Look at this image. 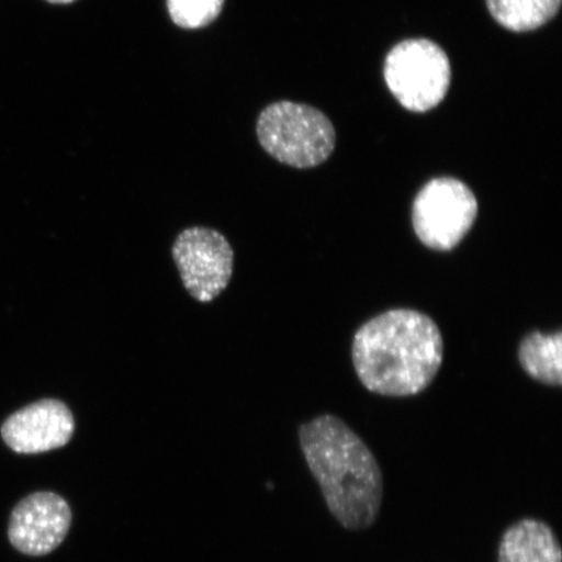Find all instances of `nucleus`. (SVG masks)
<instances>
[{
  "label": "nucleus",
  "mask_w": 562,
  "mask_h": 562,
  "mask_svg": "<svg viewBox=\"0 0 562 562\" xmlns=\"http://www.w3.org/2000/svg\"><path fill=\"white\" fill-rule=\"evenodd\" d=\"M351 358L358 379L370 392L389 397L416 396L437 378L445 340L431 316L412 308H393L357 329Z\"/></svg>",
  "instance_id": "nucleus-1"
},
{
  "label": "nucleus",
  "mask_w": 562,
  "mask_h": 562,
  "mask_svg": "<svg viewBox=\"0 0 562 562\" xmlns=\"http://www.w3.org/2000/svg\"><path fill=\"white\" fill-rule=\"evenodd\" d=\"M299 437L336 521L353 531L374 525L383 503V474L364 441L333 414L302 425Z\"/></svg>",
  "instance_id": "nucleus-2"
},
{
  "label": "nucleus",
  "mask_w": 562,
  "mask_h": 562,
  "mask_svg": "<svg viewBox=\"0 0 562 562\" xmlns=\"http://www.w3.org/2000/svg\"><path fill=\"white\" fill-rule=\"evenodd\" d=\"M257 136L273 159L300 170L325 164L336 146L334 124L322 111L288 101L272 103L261 112Z\"/></svg>",
  "instance_id": "nucleus-3"
},
{
  "label": "nucleus",
  "mask_w": 562,
  "mask_h": 562,
  "mask_svg": "<svg viewBox=\"0 0 562 562\" xmlns=\"http://www.w3.org/2000/svg\"><path fill=\"white\" fill-rule=\"evenodd\" d=\"M451 77L447 53L426 38L400 42L384 61L386 87L398 103L412 112L438 108L448 94Z\"/></svg>",
  "instance_id": "nucleus-4"
},
{
  "label": "nucleus",
  "mask_w": 562,
  "mask_h": 562,
  "mask_svg": "<svg viewBox=\"0 0 562 562\" xmlns=\"http://www.w3.org/2000/svg\"><path fill=\"white\" fill-rule=\"evenodd\" d=\"M477 213L480 205L472 189L442 176L428 181L414 199L413 229L428 249L451 251L472 231Z\"/></svg>",
  "instance_id": "nucleus-5"
},
{
  "label": "nucleus",
  "mask_w": 562,
  "mask_h": 562,
  "mask_svg": "<svg viewBox=\"0 0 562 562\" xmlns=\"http://www.w3.org/2000/svg\"><path fill=\"white\" fill-rule=\"evenodd\" d=\"M172 257L186 290L202 304L221 296L234 273V250L226 236L213 228L182 231L176 237Z\"/></svg>",
  "instance_id": "nucleus-6"
},
{
  "label": "nucleus",
  "mask_w": 562,
  "mask_h": 562,
  "mask_svg": "<svg viewBox=\"0 0 562 562\" xmlns=\"http://www.w3.org/2000/svg\"><path fill=\"white\" fill-rule=\"evenodd\" d=\"M72 513L65 498L53 492H35L13 509L9 539L18 551L30 557H44L66 539Z\"/></svg>",
  "instance_id": "nucleus-7"
},
{
  "label": "nucleus",
  "mask_w": 562,
  "mask_h": 562,
  "mask_svg": "<svg viewBox=\"0 0 562 562\" xmlns=\"http://www.w3.org/2000/svg\"><path fill=\"white\" fill-rule=\"evenodd\" d=\"M75 432L69 407L55 398L40 400L11 414L0 434L13 452L38 454L68 445Z\"/></svg>",
  "instance_id": "nucleus-8"
},
{
  "label": "nucleus",
  "mask_w": 562,
  "mask_h": 562,
  "mask_svg": "<svg viewBox=\"0 0 562 562\" xmlns=\"http://www.w3.org/2000/svg\"><path fill=\"white\" fill-rule=\"evenodd\" d=\"M498 562H562V550L550 526L525 518L503 533Z\"/></svg>",
  "instance_id": "nucleus-9"
},
{
  "label": "nucleus",
  "mask_w": 562,
  "mask_h": 562,
  "mask_svg": "<svg viewBox=\"0 0 562 562\" xmlns=\"http://www.w3.org/2000/svg\"><path fill=\"white\" fill-rule=\"evenodd\" d=\"M518 361L527 375L551 386L562 384V333L527 334L518 347Z\"/></svg>",
  "instance_id": "nucleus-10"
},
{
  "label": "nucleus",
  "mask_w": 562,
  "mask_h": 562,
  "mask_svg": "<svg viewBox=\"0 0 562 562\" xmlns=\"http://www.w3.org/2000/svg\"><path fill=\"white\" fill-rule=\"evenodd\" d=\"M491 16L505 30L532 32L558 15L562 0H486Z\"/></svg>",
  "instance_id": "nucleus-11"
},
{
  "label": "nucleus",
  "mask_w": 562,
  "mask_h": 562,
  "mask_svg": "<svg viewBox=\"0 0 562 562\" xmlns=\"http://www.w3.org/2000/svg\"><path fill=\"white\" fill-rule=\"evenodd\" d=\"M173 23L184 30H200L221 15L224 0H167Z\"/></svg>",
  "instance_id": "nucleus-12"
},
{
  "label": "nucleus",
  "mask_w": 562,
  "mask_h": 562,
  "mask_svg": "<svg viewBox=\"0 0 562 562\" xmlns=\"http://www.w3.org/2000/svg\"><path fill=\"white\" fill-rule=\"evenodd\" d=\"M46 2L53 4H68L75 2V0H46Z\"/></svg>",
  "instance_id": "nucleus-13"
}]
</instances>
